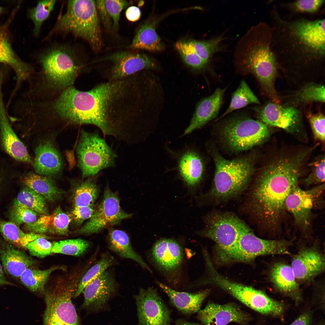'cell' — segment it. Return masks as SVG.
<instances>
[{
	"label": "cell",
	"instance_id": "35",
	"mask_svg": "<svg viewBox=\"0 0 325 325\" xmlns=\"http://www.w3.org/2000/svg\"><path fill=\"white\" fill-rule=\"evenodd\" d=\"M66 268L57 265L41 270L29 268L26 269L19 277L22 283L30 291L44 294L46 285L52 272L57 270H66Z\"/></svg>",
	"mask_w": 325,
	"mask_h": 325
},
{
	"label": "cell",
	"instance_id": "8",
	"mask_svg": "<svg viewBox=\"0 0 325 325\" xmlns=\"http://www.w3.org/2000/svg\"><path fill=\"white\" fill-rule=\"evenodd\" d=\"M211 154L215 169L213 185L209 195L217 200H222L241 193L253 174V159L229 160L216 150H212Z\"/></svg>",
	"mask_w": 325,
	"mask_h": 325
},
{
	"label": "cell",
	"instance_id": "28",
	"mask_svg": "<svg viewBox=\"0 0 325 325\" xmlns=\"http://www.w3.org/2000/svg\"><path fill=\"white\" fill-rule=\"evenodd\" d=\"M269 278L274 288L296 302L301 299V290L291 265L278 262L274 263L269 271Z\"/></svg>",
	"mask_w": 325,
	"mask_h": 325
},
{
	"label": "cell",
	"instance_id": "39",
	"mask_svg": "<svg viewBox=\"0 0 325 325\" xmlns=\"http://www.w3.org/2000/svg\"><path fill=\"white\" fill-rule=\"evenodd\" d=\"M325 1L324 0H298L291 2H279L278 5L289 12L283 18L290 19L296 14H314L318 13L324 5Z\"/></svg>",
	"mask_w": 325,
	"mask_h": 325
},
{
	"label": "cell",
	"instance_id": "3",
	"mask_svg": "<svg viewBox=\"0 0 325 325\" xmlns=\"http://www.w3.org/2000/svg\"><path fill=\"white\" fill-rule=\"evenodd\" d=\"M305 159L301 154H281L271 160L257 178L252 193L254 212L272 232L280 229L286 215L284 203L298 185Z\"/></svg>",
	"mask_w": 325,
	"mask_h": 325
},
{
	"label": "cell",
	"instance_id": "29",
	"mask_svg": "<svg viewBox=\"0 0 325 325\" xmlns=\"http://www.w3.org/2000/svg\"><path fill=\"white\" fill-rule=\"evenodd\" d=\"M201 156L194 149H188L179 155L177 161L178 173L185 184L193 188L200 183L205 169Z\"/></svg>",
	"mask_w": 325,
	"mask_h": 325
},
{
	"label": "cell",
	"instance_id": "45",
	"mask_svg": "<svg viewBox=\"0 0 325 325\" xmlns=\"http://www.w3.org/2000/svg\"><path fill=\"white\" fill-rule=\"evenodd\" d=\"M224 38L220 36L206 41L190 40L195 51L206 64L212 56L218 50Z\"/></svg>",
	"mask_w": 325,
	"mask_h": 325
},
{
	"label": "cell",
	"instance_id": "41",
	"mask_svg": "<svg viewBox=\"0 0 325 325\" xmlns=\"http://www.w3.org/2000/svg\"><path fill=\"white\" fill-rule=\"evenodd\" d=\"M114 261L113 257L110 254L106 253L104 255L99 261L83 275L74 297H77L82 293L85 287L112 265Z\"/></svg>",
	"mask_w": 325,
	"mask_h": 325
},
{
	"label": "cell",
	"instance_id": "44",
	"mask_svg": "<svg viewBox=\"0 0 325 325\" xmlns=\"http://www.w3.org/2000/svg\"><path fill=\"white\" fill-rule=\"evenodd\" d=\"M175 47L183 62L193 69L201 70L207 64L196 53L189 41H178Z\"/></svg>",
	"mask_w": 325,
	"mask_h": 325
},
{
	"label": "cell",
	"instance_id": "40",
	"mask_svg": "<svg viewBox=\"0 0 325 325\" xmlns=\"http://www.w3.org/2000/svg\"><path fill=\"white\" fill-rule=\"evenodd\" d=\"M253 104H260V102L246 82L243 80L233 94L228 107L219 118L224 117L235 110Z\"/></svg>",
	"mask_w": 325,
	"mask_h": 325
},
{
	"label": "cell",
	"instance_id": "12",
	"mask_svg": "<svg viewBox=\"0 0 325 325\" xmlns=\"http://www.w3.org/2000/svg\"><path fill=\"white\" fill-rule=\"evenodd\" d=\"M240 219L234 214L218 212L206 217V228L199 234L215 242L217 257L221 261H232Z\"/></svg>",
	"mask_w": 325,
	"mask_h": 325
},
{
	"label": "cell",
	"instance_id": "19",
	"mask_svg": "<svg viewBox=\"0 0 325 325\" xmlns=\"http://www.w3.org/2000/svg\"><path fill=\"white\" fill-rule=\"evenodd\" d=\"M116 284L111 272L105 271L85 288L82 307L94 312L103 309L116 291Z\"/></svg>",
	"mask_w": 325,
	"mask_h": 325
},
{
	"label": "cell",
	"instance_id": "16",
	"mask_svg": "<svg viewBox=\"0 0 325 325\" xmlns=\"http://www.w3.org/2000/svg\"><path fill=\"white\" fill-rule=\"evenodd\" d=\"M135 297L140 325H170L169 311L156 289L140 288Z\"/></svg>",
	"mask_w": 325,
	"mask_h": 325
},
{
	"label": "cell",
	"instance_id": "37",
	"mask_svg": "<svg viewBox=\"0 0 325 325\" xmlns=\"http://www.w3.org/2000/svg\"><path fill=\"white\" fill-rule=\"evenodd\" d=\"M13 205L23 206L42 215H49L45 198L26 186L18 193Z\"/></svg>",
	"mask_w": 325,
	"mask_h": 325
},
{
	"label": "cell",
	"instance_id": "32",
	"mask_svg": "<svg viewBox=\"0 0 325 325\" xmlns=\"http://www.w3.org/2000/svg\"><path fill=\"white\" fill-rule=\"evenodd\" d=\"M160 19L147 20L137 30L129 46L130 48L159 51L164 48V45L157 35L156 28Z\"/></svg>",
	"mask_w": 325,
	"mask_h": 325
},
{
	"label": "cell",
	"instance_id": "42",
	"mask_svg": "<svg viewBox=\"0 0 325 325\" xmlns=\"http://www.w3.org/2000/svg\"><path fill=\"white\" fill-rule=\"evenodd\" d=\"M56 2L53 0L40 1L35 7L28 10V16L33 23V32L35 36L39 35L43 22L49 17Z\"/></svg>",
	"mask_w": 325,
	"mask_h": 325
},
{
	"label": "cell",
	"instance_id": "57",
	"mask_svg": "<svg viewBox=\"0 0 325 325\" xmlns=\"http://www.w3.org/2000/svg\"><path fill=\"white\" fill-rule=\"evenodd\" d=\"M175 325H201L200 324L190 322L185 320L178 321Z\"/></svg>",
	"mask_w": 325,
	"mask_h": 325
},
{
	"label": "cell",
	"instance_id": "46",
	"mask_svg": "<svg viewBox=\"0 0 325 325\" xmlns=\"http://www.w3.org/2000/svg\"><path fill=\"white\" fill-rule=\"evenodd\" d=\"M297 101L302 104L311 102L325 101V87L322 85L311 84L308 85L297 93Z\"/></svg>",
	"mask_w": 325,
	"mask_h": 325
},
{
	"label": "cell",
	"instance_id": "49",
	"mask_svg": "<svg viewBox=\"0 0 325 325\" xmlns=\"http://www.w3.org/2000/svg\"><path fill=\"white\" fill-rule=\"evenodd\" d=\"M53 245L46 238L40 237L28 244L26 249L31 255L43 258L51 254Z\"/></svg>",
	"mask_w": 325,
	"mask_h": 325
},
{
	"label": "cell",
	"instance_id": "26",
	"mask_svg": "<svg viewBox=\"0 0 325 325\" xmlns=\"http://www.w3.org/2000/svg\"><path fill=\"white\" fill-rule=\"evenodd\" d=\"M34 152L33 166L37 174L50 177L61 172L63 165L62 158L52 141H42L36 147Z\"/></svg>",
	"mask_w": 325,
	"mask_h": 325
},
{
	"label": "cell",
	"instance_id": "6",
	"mask_svg": "<svg viewBox=\"0 0 325 325\" xmlns=\"http://www.w3.org/2000/svg\"><path fill=\"white\" fill-rule=\"evenodd\" d=\"M80 279L77 274L69 272L47 283L43 294L46 308L43 325H81L72 300Z\"/></svg>",
	"mask_w": 325,
	"mask_h": 325
},
{
	"label": "cell",
	"instance_id": "53",
	"mask_svg": "<svg viewBox=\"0 0 325 325\" xmlns=\"http://www.w3.org/2000/svg\"><path fill=\"white\" fill-rule=\"evenodd\" d=\"M96 5L97 10L103 24L107 29H109L112 24L111 18L106 9L104 0H97Z\"/></svg>",
	"mask_w": 325,
	"mask_h": 325
},
{
	"label": "cell",
	"instance_id": "27",
	"mask_svg": "<svg viewBox=\"0 0 325 325\" xmlns=\"http://www.w3.org/2000/svg\"><path fill=\"white\" fill-rule=\"evenodd\" d=\"M0 129L2 145L5 151L17 160L32 163L25 146L17 136L9 122L4 106L0 87Z\"/></svg>",
	"mask_w": 325,
	"mask_h": 325
},
{
	"label": "cell",
	"instance_id": "24",
	"mask_svg": "<svg viewBox=\"0 0 325 325\" xmlns=\"http://www.w3.org/2000/svg\"><path fill=\"white\" fill-rule=\"evenodd\" d=\"M72 218L70 214L57 207L51 215H42L35 222L25 224L24 229L28 233L38 234L64 236L67 235Z\"/></svg>",
	"mask_w": 325,
	"mask_h": 325
},
{
	"label": "cell",
	"instance_id": "34",
	"mask_svg": "<svg viewBox=\"0 0 325 325\" xmlns=\"http://www.w3.org/2000/svg\"><path fill=\"white\" fill-rule=\"evenodd\" d=\"M23 181L26 186L40 194L50 202H53L58 200L63 193L49 177L31 173L24 177Z\"/></svg>",
	"mask_w": 325,
	"mask_h": 325
},
{
	"label": "cell",
	"instance_id": "9",
	"mask_svg": "<svg viewBox=\"0 0 325 325\" xmlns=\"http://www.w3.org/2000/svg\"><path fill=\"white\" fill-rule=\"evenodd\" d=\"M206 284L218 286L250 308L262 314L278 316L283 313V303L273 299L264 292L231 280L219 273L213 266L208 270Z\"/></svg>",
	"mask_w": 325,
	"mask_h": 325
},
{
	"label": "cell",
	"instance_id": "1",
	"mask_svg": "<svg viewBox=\"0 0 325 325\" xmlns=\"http://www.w3.org/2000/svg\"><path fill=\"white\" fill-rule=\"evenodd\" d=\"M140 78L137 73L84 91L85 124L95 125L118 140L133 142L142 133Z\"/></svg>",
	"mask_w": 325,
	"mask_h": 325
},
{
	"label": "cell",
	"instance_id": "30",
	"mask_svg": "<svg viewBox=\"0 0 325 325\" xmlns=\"http://www.w3.org/2000/svg\"><path fill=\"white\" fill-rule=\"evenodd\" d=\"M0 258L5 272L17 278H19L26 269L32 267L35 263L23 251L5 242L0 243Z\"/></svg>",
	"mask_w": 325,
	"mask_h": 325
},
{
	"label": "cell",
	"instance_id": "23",
	"mask_svg": "<svg viewBox=\"0 0 325 325\" xmlns=\"http://www.w3.org/2000/svg\"><path fill=\"white\" fill-rule=\"evenodd\" d=\"M259 117L261 122L283 128L291 133L298 131L300 122L299 114L293 107H283L274 103H269L261 110Z\"/></svg>",
	"mask_w": 325,
	"mask_h": 325
},
{
	"label": "cell",
	"instance_id": "47",
	"mask_svg": "<svg viewBox=\"0 0 325 325\" xmlns=\"http://www.w3.org/2000/svg\"><path fill=\"white\" fill-rule=\"evenodd\" d=\"M39 214L24 206L13 205L10 213L11 221L19 226L23 224L32 223L39 218Z\"/></svg>",
	"mask_w": 325,
	"mask_h": 325
},
{
	"label": "cell",
	"instance_id": "50",
	"mask_svg": "<svg viewBox=\"0 0 325 325\" xmlns=\"http://www.w3.org/2000/svg\"><path fill=\"white\" fill-rule=\"evenodd\" d=\"M106 9L113 20V26L115 30L119 26L120 14L122 10L129 4L127 1L121 0H104Z\"/></svg>",
	"mask_w": 325,
	"mask_h": 325
},
{
	"label": "cell",
	"instance_id": "20",
	"mask_svg": "<svg viewBox=\"0 0 325 325\" xmlns=\"http://www.w3.org/2000/svg\"><path fill=\"white\" fill-rule=\"evenodd\" d=\"M198 312V318L204 325H227L232 322L246 325L250 320L247 314L231 303L220 305L209 302Z\"/></svg>",
	"mask_w": 325,
	"mask_h": 325
},
{
	"label": "cell",
	"instance_id": "38",
	"mask_svg": "<svg viewBox=\"0 0 325 325\" xmlns=\"http://www.w3.org/2000/svg\"><path fill=\"white\" fill-rule=\"evenodd\" d=\"M98 190L94 180L91 178L78 184L73 192L74 207H93L98 196Z\"/></svg>",
	"mask_w": 325,
	"mask_h": 325
},
{
	"label": "cell",
	"instance_id": "14",
	"mask_svg": "<svg viewBox=\"0 0 325 325\" xmlns=\"http://www.w3.org/2000/svg\"><path fill=\"white\" fill-rule=\"evenodd\" d=\"M324 188V183L307 190L298 185L290 191L285 200L286 210L292 215L296 224L304 231L310 226L312 210L321 200Z\"/></svg>",
	"mask_w": 325,
	"mask_h": 325
},
{
	"label": "cell",
	"instance_id": "54",
	"mask_svg": "<svg viewBox=\"0 0 325 325\" xmlns=\"http://www.w3.org/2000/svg\"><path fill=\"white\" fill-rule=\"evenodd\" d=\"M125 15L128 20L131 22H135L140 19L141 11L138 8L132 6L127 8L126 11Z\"/></svg>",
	"mask_w": 325,
	"mask_h": 325
},
{
	"label": "cell",
	"instance_id": "15",
	"mask_svg": "<svg viewBox=\"0 0 325 325\" xmlns=\"http://www.w3.org/2000/svg\"><path fill=\"white\" fill-rule=\"evenodd\" d=\"M121 207L116 194L108 187L105 191L103 198L92 217L78 231L79 234L89 235L98 233L107 226L118 224L122 220L131 216Z\"/></svg>",
	"mask_w": 325,
	"mask_h": 325
},
{
	"label": "cell",
	"instance_id": "11",
	"mask_svg": "<svg viewBox=\"0 0 325 325\" xmlns=\"http://www.w3.org/2000/svg\"><path fill=\"white\" fill-rule=\"evenodd\" d=\"M292 240H265L257 237L242 220L239 222L238 238L234 249L232 261L250 262L261 255L291 254Z\"/></svg>",
	"mask_w": 325,
	"mask_h": 325
},
{
	"label": "cell",
	"instance_id": "55",
	"mask_svg": "<svg viewBox=\"0 0 325 325\" xmlns=\"http://www.w3.org/2000/svg\"><path fill=\"white\" fill-rule=\"evenodd\" d=\"M311 316L310 313L305 312L299 316L290 325H310Z\"/></svg>",
	"mask_w": 325,
	"mask_h": 325
},
{
	"label": "cell",
	"instance_id": "13",
	"mask_svg": "<svg viewBox=\"0 0 325 325\" xmlns=\"http://www.w3.org/2000/svg\"><path fill=\"white\" fill-rule=\"evenodd\" d=\"M221 132L227 145L237 151L246 150L260 144L269 135L266 124L247 117L229 120L224 125Z\"/></svg>",
	"mask_w": 325,
	"mask_h": 325
},
{
	"label": "cell",
	"instance_id": "51",
	"mask_svg": "<svg viewBox=\"0 0 325 325\" xmlns=\"http://www.w3.org/2000/svg\"><path fill=\"white\" fill-rule=\"evenodd\" d=\"M307 117L315 137L322 142L325 141V116L321 113H309Z\"/></svg>",
	"mask_w": 325,
	"mask_h": 325
},
{
	"label": "cell",
	"instance_id": "10",
	"mask_svg": "<svg viewBox=\"0 0 325 325\" xmlns=\"http://www.w3.org/2000/svg\"><path fill=\"white\" fill-rule=\"evenodd\" d=\"M76 150L83 179L96 176L102 169L115 166V152L97 132L82 130Z\"/></svg>",
	"mask_w": 325,
	"mask_h": 325
},
{
	"label": "cell",
	"instance_id": "31",
	"mask_svg": "<svg viewBox=\"0 0 325 325\" xmlns=\"http://www.w3.org/2000/svg\"><path fill=\"white\" fill-rule=\"evenodd\" d=\"M157 284L167 295L172 304L180 312L191 314L198 312L204 300L209 294L206 289L195 293L175 290L159 281Z\"/></svg>",
	"mask_w": 325,
	"mask_h": 325
},
{
	"label": "cell",
	"instance_id": "43",
	"mask_svg": "<svg viewBox=\"0 0 325 325\" xmlns=\"http://www.w3.org/2000/svg\"><path fill=\"white\" fill-rule=\"evenodd\" d=\"M53 244L52 253L76 256L82 255L90 245L88 241L80 238L54 242Z\"/></svg>",
	"mask_w": 325,
	"mask_h": 325
},
{
	"label": "cell",
	"instance_id": "52",
	"mask_svg": "<svg viewBox=\"0 0 325 325\" xmlns=\"http://www.w3.org/2000/svg\"><path fill=\"white\" fill-rule=\"evenodd\" d=\"M94 211L92 207H75L70 215L77 224H80L86 219H90Z\"/></svg>",
	"mask_w": 325,
	"mask_h": 325
},
{
	"label": "cell",
	"instance_id": "17",
	"mask_svg": "<svg viewBox=\"0 0 325 325\" xmlns=\"http://www.w3.org/2000/svg\"><path fill=\"white\" fill-rule=\"evenodd\" d=\"M317 243L302 247L292 258L291 265L299 284L310 282L324 271V255Z\"/></svg>",
	"mask_w": 325,
	"mask_h": 325
},
{
	"label": "cell",
	"instance_id": "5",
	"mask_svg": "<svg viewBox=\"0 0 325 325\" xmlns=\"http://www.w3.org/2000/svg\"><path fill=\"white\" fill-rule=\"evenodd\" d=\"M78 53L72 46L58 44L39 54L42 79L39 90L42 93L53 94L73 86L85 66Z\"/></svg>",
	"mask_w": 325,
	"mask_h": 325
},
{
	"label": "cell",
	"instance_id": "21",
	"mask_svg": "<svg viewBox=\"0 0 325 325\" xmlns=\"http://www.w3.org/2000/svg\"><path fill=\"white\" fill-rule=\"evenodd\" d=\"M153 260L164 273L172 274L180 268L183 254L181 245L172 239L162 238L157 241L151 250Z\"/></svg>",
	"mask_w": 325,
	"mask_h": 325
},
{
	"label": "cell",
	"instance_id": "18",
	"mask_svg": "<svg viewBox=\"0 0 325 325\" xmlns=\"http://www.w3.org/2000/svg\"><path fill=\"white\" fill-rule=\"evenodd\" d=\"M111 61L113 64L108 74V80L126 78L145 69L157 67L156 63L151 57L146 54L119 51L104 58Z\"/></svg>",
	"mask_w": 325,
	"mask_h": 325
},
{
	"label": "cell",
	"instance_id": "7",
	"mask_svg": "<svg viewBox=\"0 0 325 325\" xmlns=\"http://www.w3.org/2000/svg\"><path fill=\"white\" fill-rule=\"evenodd\" d=\"M98 14L94 1H68L66 12L58 18L49 34L71 33L87 41L98 52L102 43Z\"/></svg>",
	"mask_w": 325,
	"mask_h": 325
},
{
	"label": "cell",
	"instance_id": "25",
	"mask_svg": "<svg viewBox=\"0 0 325 325\" xmlns=\"http://www.w3.org/2000/svg\"><path fill=\"white\" fill-rule=\"evenodd\" d=\"M226 89V88H217L211 95L199 102L190 122L183 136L189 134L203 127L216 117L222 103Z\"/></svg>",
	"mask_w": 325,
	"mask_h": 325
},
{
	"label": "cell",
	"instance_id": "36",
	"mask_svg": "<svg viewBox=\"0 0 325 325\" xmlns=\"http://www.w3.org/2000/svg\"><path fill=\"white\" fill-rule=\"evenodd\" d=\"M0 233L10 244L23 248H26L28 244L37 238H49L46 235L25 233L14 223L5 221H0Z\"/></svg>",
	"mask_w": 325,
	"mask_h": 325
},
{
	"label": "cell",
	"instance_id": "22",
	"mask_svg": "<svg viewBox=\"0 0 325 325\" xmlns=\"http://www.w3.org/2000/svg\"><path fill=\"white\" fill-rule=\"evenodd\" d=\"M17 10L15 9L7 21L0 25V64L11 67L21 82L29 77L33 69L19 57L12 47L9 28Z\"/></svg>",
	"mask_w": 325,
	"mask_h": 325
},
{
	"label": "cell",
	"instance_id": "33",
	"mask_svg": "<svg viewBox=\"0 0 325 325\" xmlns=\"http://www.w3.org/2000/svg\"><path fill=\"white\" fill-rule=\"evenodd\" d=\"M109 248L122 258L132 259L149 272L152 271L142 257L133 249L129 238L124 231L119 230L110 231L109 237Z\"/></svg>",
	"mask_w": 325,
	"mask_h": 325
},
{
	"label": "cell",
	"instance_id": "58",
	"mask_svg": "<svg viewBox=\"0 0 325 325\" xmlns=\"http://www.w3.org/2000/svg\"><path fill=\"white\" fill-rule=\"evenodd\" d=\"M5 8L0 5V16L4 14L6 12Z\"/></svg>",
	"mask_w": 325,
	"mask_h": 325
},
{
	"label": "cell",
	"instance_id": "4",
	"mask_svg": "<svg viewBox=\"0 0 325 325\" xmlns=\"http://www.w3.org/2000/svg\"><path fill=\"white\" fill-rule=\"evenodd\" d=\"M271 25L260 22L252 26L236 44L234 58L251 71L259 82L267 84L275 79L278 63L272 50Z\"/></svg>",
	"mask_w": 325,
	"mask_h": 325
},
{
	"label": "cell",
	"instance_id": "56",
	"mask_svg": "<svg viewBox=\"0 0 325 325\" xmlns=\"http://www.w3.org/2000/svg\"><path fill=\"white\" fill-rule=\"evenodd\" d=\"M11 284L7 281L5 277L3 271L2 267L0 263V287L4 285Z\"/></svg>",
	"mask_w": 325,
	"mask_h": 325
},
{
	"label": "cell",
	"instance_id": "2",
	"mask_svg": "<svg viewBox=\"0 0 325 325\" xmlns=\"http://www.w3.org/2000/svg\"><path fill=\"white\" fill-rule=\"evenodd\" d=\"M269 15L271 46L277 61L285 67L317 68L325 61V19H284L274 4Z\"/></svg>",
	"mask_w": 325,
	"mask_h": 325
},
{
	"label": "cell",
	"instance_id": "48",
	"mask_svg": "<svg viewBox=\"0 0 325 325\" xmlns=\"http://www.w3.org/2000/svg\"><path fill=\"white\" fill-rule=\"evenodd\" d=\"M325 157H318L312 164V169L310 174L302 180L305 185L309 186L324 183L325 181Z\"/></svg>",
	"mask_w": 325,
	"mask_h": 325
}]
</instances>
